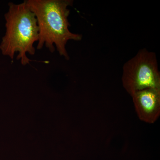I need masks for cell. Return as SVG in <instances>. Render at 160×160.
<instances>
[{
  "label": "cell",
  "instance_id": "obj_3",
  "mask_svg": "<svg viewBox=\"0 0 160 160\" xmlns=\"http://www.w3.org/2000/svg\"><path fill=\"white\" fill-rule=\"evenodd\" d=\"M122 82L130 95L147 89H160V73L155 53L146 49L139 50L123 67Z\"/></svg>",
  "mask_w": 160,
  "mask_h": 160
},
{
  "label": "cell",
  "instance_id": "obj_2",
  "mask_svg": "<svg viewBox=\"0 0 160 160\" xmlns=\"http://www.w3.org/2000/svg\"><path fill=\"white\" fill-rule=\"evenodd\" d=\"M6 32L0 45L2 54L12 60L18 52L17 59L26 66L31 60L27 54L34 55L33 46L38 40V28L34 13L25 2L21 4L9 3V9L5 14Z\"/></svg>",
  "mask_w": 160,
  "mask_h": 160
},
{
  "label": "cell",
  "instance_id": "obj_1",
  "mask_svg": "<svg viewBox=\"0 0 160 160\" xmlns=\"http://www.w3.org/2000/svg\"><path fill=\"white\" fill-rule=\"evenodd\" d=\"M24 2L33 12L38 28V49L43 46L54 52L55 48L66 60L69 57L66 49L69 40L80 41L82 35L72 33L69 29L68 17L72 0H26Z\"/></svg>",
  "mask_w": 160,
  "mask_h": 160
},
{
  "label": "cell",
  "instance_id": "obj_4",
  "mask_svg": "<svg viewBox=\"0 0 160 160\" xmlns=\"http://www.w3.org/2000/svg\"><path fill=\"white\" fill-rule=\"evenodd\" d=\"M131 96L140 119L146 123H154L160 114V89L147 88Z\"/></svg>",
  "mask_w": 160,
  "mask_h": 160
}]
</instances>
